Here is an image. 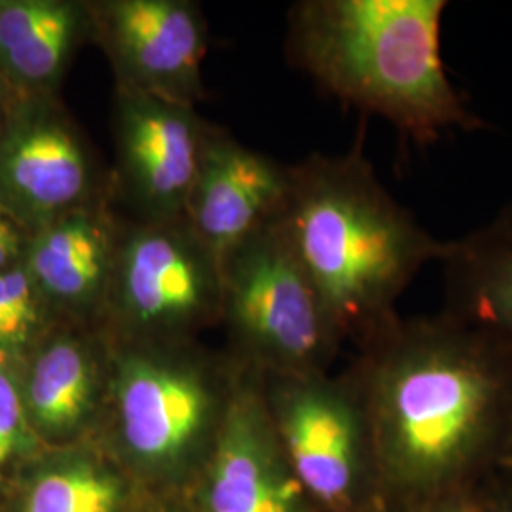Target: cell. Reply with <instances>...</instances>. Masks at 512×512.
I'll list each match as a JSON object with an SVG mask.
<instances>
[{
  "instance_id": "6",
  "label": "cell",
  "mask_w": 512,
  "mask_h": 512,
  "mask_svg": "<svg viewBox=\"0 0 512 512\" xmlns=\"http://www.w3.org/2000/svg\"><path fill=\"white\" fill-rule=\"evenodd\" d=\"M234 389L177 344H110L105 408L122 446L141 463L164 467L188 458L219 431Z\"/></svg>"
},
{
  "instance_id": "3",
  "label": "cell",
  "mask_w": 512,
  "mask_h": 512,
  "mask_svg": "<svg viewBox=\"0 0 512 512\" xmlns=\"http://www.w3.org/2000/svg\"><path fill=\"white\" fill-rule=\"evenodd\" d=\"M444 0H302L289 12L287 55L325 92L380 116L418 147L476 116L442 59Z\"/></svg>"
},
{
  "instance_id": "20",
  "label": "cell",
  "mask_w": 512,
  "mask_h": 512,
  "mask_svg": "<svg viewBox=\"0 0 512 512\" xmlns=\"http://www.w3.org/2000/svg\"><path fill=\"white\" fill-rule=\"evenodd\" d=\"M476 511L512 512V465H505L476 490Z\"/></svg>"
},
{
  "instance_id": "7",
  "label": "cell",
  "mask_w": 512,
  "mask_h": 512,
  "mask_svg": "<svg viewBox=\"0 0 512 512\" xmlns=\"http://www.w3.org/2000/svg\"><path fill=\"white\" fill-rule=\"evenodd\" d=\"M107 200L110 173L55 95H16L0 137V209L33 236Z\"/></svg>"
},
{
  "instance_id": "4",
  "label": "cell",
  "mask_w": 512,
  "mask_h": 512,
  "mask_svg": "<svg viewBox=\"0 0 512 512\" xmlns=\"http://www.w3.org/2000/svg\"><path fill=\"white\" fill-rule=\"evenodd\" d=\"M222 315V262L186 217H122L99 330L114 346H173Z\"/></svg>"
},
{
  "instance_id": "23",
  "label": "cell",
  "mask_w": 512,
  "mask_h": 512,
  "mask_svg": "<svg viewBox=\"0 0 512 512\" xmlns=\"http://www.w3.org/2000/svg\"><path fill=\"white\" fill-rule=\"evenodd\" d=\"M14 99H16V93L0 76V137H2L4 128H6V122H8L12 105H14Z\"/></svg>"
},
{
  "instance_id": "11",
  "label": "cell",
  "mask_w": 512,
  "mask_h": 512,
  "mask_svg": "<svg viewBox=\"0 0 512 512\" xmlns=\"http://www.w3.org/2000/svg\"><path fill=\"white\" fill-rule=\"evenodd\" d=\"M289 183L291 165L245 147L213 126L184 217L222 262L279 217Z\"/></svg>"
},
{
  "instance_id": "18",
  "label": "cell",
  "mask_w": 512,
  "mask_h": 512,
  "mask_svg": "<svg viewBox=\"0 0 512 512\" xmlns=\"http://www.w3.org/2000/svg\"><path fill=\"white\" fill-rule=\"evenodd\" d=\"M59 323L38 293L23 260L0 272V353L14 355L27 348L48 323Z\"/></svg>"
},
{
  "instance_id": "14",
  "label": "cell",
  "mask_w": 512,
  "mask_h": 512,
  "mask_svg": "<svg viewBox=\"0 0 512 512\" xmlns=\"http://www.w3.org/2000/svg\"><path fill=\"white\" fill-rule=\"evenodd\" d=\"M29 366L23 389L27 420L48 439L84 431L105 408L110 342L101 330L61 323Z\"/></svg>"
},
{
  "instance_id": "9",
  "label": "cell",
  "mask_w": 512,
  "mask_h": 512,
  "mask_svg": "<svg viewBox=\"0 0 512 512\" xmlns=\"http://www.w3.org/2000/svg\"><path fill=\"white\" fill-rule=\"evenodd\" d=\"M211 128L196 107L114 88V205L129 219L184 217Z\"/></svg>"
},
{
  "instance_id": "16",
  "label": "cell",
  "mask_w": 512,
  "mask_h": 512,
  "mask_svg": "<svg viewBox=\"0 0 512 512\" xmlns=\"http://www.w3.org/2000/svg\"><path fill=\"white\" fill-rule=\"evenodd\" d=\"M442 313L512 348V203L463 238L446 241Z\"/></svg>"
},
{
  "instance_id": "13",
  "label": "cell",
  "mask_w": 512,
  "mask_h": 512,
  "mask_svg": "<svg viewBox=\"0 0 512 512\" xmlns=\"http://www.w3.org/2000/svg\"><path fill=\"white\" fill-rule=\"evenodd\" d=\"M122 217L112 200L78 209L29 239L23 264L59 323L103 319Z\"/></svg>"
},
{
  "instance_id": "8",
  "label": "cell",
  "mask_w": 512,
  "mask_h": 512,
  "mask_svg": "<svg viewBox=\"0 0 512 512\" xmlns=\"http://www.w3.org/2000/svg\"><path fill=\"white\" fill-rule=\"evenodd\" d=\"M264 395L285 458L310 499L348 509L368 480L376 486L365 408L351 374L272 376Z\"/></svg>"
},
{
  "instance_id": "15",
  "label": "cell",
  "mask_w": 512,
  "mask_h": 512,
  "mask_svg": "<svg viewBox=\"0 0 512 512\" xmlns=\"http://www.w3.org/2000/svg\"><path fill=\"white\" fill-rule=\"evenodd\" d=\"M86 42L88 0H2L0 76L16 95H54Z\"/></svg>"
},
{
  "instance_id": "25",
  "label": "cell",
  "mask_w": 512,
  "mask_h": 512,
  "mask_svg": "<svg viewBox=\"0 0 512 512\" xmlns=\"http://www.w3.org/2000/svg\"><path fill=\"white\" fill-rule=\"evenodd\" d=\"M511 465H512V461H511Z\"/></svg>"
},
{
  "instance_id": "21",
  "label": "cell",
  "mask_w": 512,
  "mask_h": 512,
  "mask_svg": "<svg viewBox=\"0 0 512 512\" xmlns=\"http://www.w3.org/2000/svg\"><path fill=\"white\" fill-rule=\"evenodd\" d=\"M31 236L0 209V272L23 260Z\"/></svg>"
},
{
  "instance_id": "5",
  "label": "cell",
  "mask_w": 512,
  "mask_h": 512,
  "mask_svg": "<svg viewBox=\"0 0 512 512\" xmlns=\"http://www.w3.org/2000/svg\"><path fill=\"white\" fill-rule=\"evenodd\" d=\"M272 376L325 374L342 336L277 222L222 258V315Z\"/></svg>"
},
{
  "instance_id": "12",
  "label": "cell",
  "mask_w": 512,
  "mask_h": 512,
  "mask_svg": "<svg viewBox=\"0 0 512 512\" xmlns=\"http://www.w3.org/2000/svg\"><path fill=\"white\" fill-rule=\"evenodd\" d=\"M308 501L285 458L264 389L241 382L217 431L209 512H310Z\"/></svg>"
},
{
  "instance_id": "22",
  "label": "cell",
  "mask_w": 512,
  "mask_h": 512,
  "mask_svg": "<svg viewBox=\"0 0 512 512\" xmlns=\"http://www.w3.org/2000/svg\"><path fill=\"white\" fill-rule=\"evenodd\" d=\"M406 512H478L476 511V494L463 495V497L442 501L439 505H431V507H425V509Z\"/></svg>"
},
{
  "instance_id": "24",
  "label": "cell",
  "mask_w": 512,
  "mask_h": 512,
  "mask_svg": "<svg viewBox=\"0 0 512 512\" xmlns=\"http://www.w3.org/2000/svg\"><path fill=\"white\" fill-rule=\"evenodd\" d=\"M0 8H2V0H0Z\"/></svg>"
},
{
  "instance_id": "2",
  "label": "cell",
  "mask_w": 512,
  "mask_h": 512,
  "mask_svg": "<svg viewBox=\"0 0 512 512\" xmlns=\"http://www.w3.org/2000/svg\"><path fill=\"white\" fill-rule=\"evenodd\" d=\"M275 222L342 340L351 336L361 346L399 317L406 289L446 253V241L385 188L361 143L291 165Z\"/></svg>"
},
{
  "instance_id": "19",
  "label": "cell",
  "mask_w": 512,
  "mask_h": 512,
  "mask_svg": "<svg viewBox=\"0 0 512 512\" xmlns=\"http://www.w3.org/2000/svg\"><path fill=\"white\" fill-rule=\"evenodd\" d=\"M29 427L23 389L14 370L0 361V476L4 465L25 444Z\"/></svg>"
},
{
  "instance_id": "17",
  "label": "cell",
  "mask_w": 512,
  "mask_h": 512,
  "mask_svg": "<svg viewBox=\"0 0 512 512\" xmlns=\"http://www.w3.org/2000/svg\"><path fill=\"white\" fill-rule=\"evenodd\" d=\"M122 501L116 476L92 459L74 458L38 476L23 512H118Z\"/></svg>"
},
{
  "instance_id": "10",
  "label": "cell",
  "mask_w": 512,
  "mask_h": 512,
  "mask_svg": "<svg viewBox=\"0 0 512 512\" xmlns=\"http://www.w3.org/2000/svg\"><path fill=\"white\" fill-rule=\"evenodd\" d=\"M92 42L109 59L114 88L196 107L205 99L209 29L194 0H88Z\"/></svg>"
},
{
  "instance_id": "1",
  "label": "cell",
  "mask_w": 512,
  "mask_h": 512,
  "mask_svg": "<svg viewBox=\"0 0 512 512\" xmlns=\"http://www.w3.org/2000/svg\"><path fill=\"white\" fill-rule=\"evenodd\" d=\"M351 372L365 408L380 509L476 490L512 461V348L440 311L397 317Z\"/></svg>"
}]
</instances>
